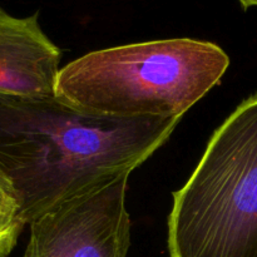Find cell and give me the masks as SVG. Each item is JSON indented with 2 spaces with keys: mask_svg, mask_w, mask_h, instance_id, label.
<instances>
[{
  "mask_svg": "<svg viewBox=\"0 0 257 257\" xmlns=\"http://www.w3.org/2000/svg\"><path fill=\"white\" fill-rule=\"evenodd\" d=\"M240 4L242 5L243 9H248L251 7H257V0H238Z\"/></svg>",
  "mask_w": 257,
  "mask_h": 257,
  "instance_id": "ba28073f",
  "label": "cell"
},
{
  "mask_svg": "<svg viewBox=\"0 0 257 257\" xmlns=\"http://www.w3.org/2000/svg\"><path fill=\"white\" fill-rule=\"evenodd\" d=\"M25 223L20 218L19 203L12 186L0 175V227H23Z\"/></svg>",
  "mask_w": 257,
  "mask_h": 257,
  "instance_id": "8992f818",
  "label": "cell"
},
{
  "mask_svg": "<svg viewBox=\"0 0 257 257\" xmlns=\"http://www.w3.org/2000/svg\"><path fill=\"white\" fill-rule=\"evenodd\" d=\"M182 118H115L45 99L0 102V175L20 218L44 213L132 173L168 140Z\"/></svg>",
  "mask_w": 257,
  "mask_h": 257,
  "instance_id": "6da1fadb",
  "label": "cell"
},
{
  "mask_svg": "<svg viewBox=\"0 0 257 257\" xmlns=\"http://www.w3.org/2000/svg\"><path fill=\"white\" fill-rule=\"evenodd\" d=\"M0 8V102L55 97L62 52L39 24Z\"/></svg>",
  "mask_w": 257,
  "mask_h": 257,
  "instance_id": "5b68a950",
  "label": "cell"
},
{
  "mask_svg": "<svg viewBox=\"0 0 257 257\" xmlns=\"http://www.w3.org/2000/svg\"><path fill=\"white\" fill-rule=\"evenodd\" d=\"M130 175L67 201L33 221L23 257H127L131 220L125 195Z\"/></svg>",
  "mask_w": 257,
  "mask_h": 257,
  "instance_id": "277c9868",
  "label": "cell"
},
{
  "mask_svg": "<svg viewBox=\"0 0 257 257\" xmlns=\"http://www.w3.org/2000/svg\"><path fill=\"white\" fill-rule=\"evenodd\" d=\"M23 227H0V257H8L17 246Z\"/></svg>",
  "mask_w": 257,
  "mask_h": 257,
  "instance_id": "52a82bcc",
  "label": "cell"
},
{
  "mask_svg": "<svg viewBox=\"0 0 257 257\" xmlns=\"http://www.w3.org/2000/svg\"><path fill=\"white\" fill-rule=\"evenodd\" d=\"M167 227L171 257H257V94L213 132Z\"/></svg>",
  "mask_w": 257,
  "mask_h": 257,
  "instance_id": "3957f363",
  "label": "cell"
},
{
  "mask_svg": "<svg viewBox=\"0 0 257 257\" xmlns=\"http://www.w3.org/2000/svg\"><path fill=\"white\" fill-rule=\"evenodd\" d=\"M230 65L221 47L191 38L151 40L90 52L63 67L55 97L93 114L181 117Z\"/></svg>",
  "mask_w": 257,
  "mask_h": 257,
  "instance_id": "7a4b0ae2",
  "label": "cell"
}]
</instances>
